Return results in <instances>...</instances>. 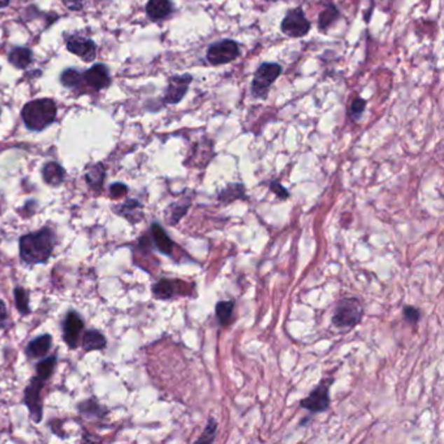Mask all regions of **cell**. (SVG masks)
<instances>
[{
  "mask_svg": "<svg viewBox=\"0 0 444 444\" xmlns=\"http://www.w3.org/2000/svg\"><path fill=\"white\" fill-rule=\"evenodd\" d=\"M55 232L45 227L22 236L19 241L20 257L27 265L46 263L55 248Z\"/></svg>",
  "mask_w": 444,
  "mask_h": 444,
  "instance_id": "cell-1",
  "label": "cell"
},
{
  "mask_svg": "<svg viewBox=\"0 0 444 444\" xmlns=\"http://www.w3.org/2000/svg\"><path fill=\"white\" fill-rule=\"evenodd\" d=\"M56 104L51 99H36L27 103L22 109L21 116L25 127L30 130H43L53 124L56 118Z\"/></svg>",
  "mask_w": 444,
  "mask_h": 444,
  "instance_id": "cell-2",
  "label": "cell"
},
{
  "mask_svg": "<svg viewBox=\"0 0 444 444\" xmlns=\"http://www.w3.org/2000/svg\"><path fill=\"white\" fill-rule=\"evenodd\" d=\"M283 72V67L274 62H265L259 65L251 81V95L257 99H266L272 83Z\"/></svg>",
  "mask_w": 444,
  "mask_h": 444,
  "instance_id": "cell-3",
  "label": "cell"
},
{
  "mask_svg": "<svg viewBox=\"0 0 444 444\" xmlns=\"http://www.w3.org/2000/svg\"><path fill=\"white\" fill-rule=\"evenodd\" d=\"M363 309L359 300L344 298L336 306L333 315V324L338 328H352L360 324Z\"/></svg>",
  "mask_w": 444,
  "mask_h": 444,
  "instance_id": "cell-4",
  "label": "cell"
},
{
  "mask_svg": "<svg viewBox=\"0 0 444 444\" xmlns=\"http://www.w3.org/2000/svg\"><path fill=\"white\" fill-rule=\"evenodd\" d=\"M240 54L239 42L233 39H222L214 42L209 46L206 53V60L211 65L228 64L236 60Z\"/></svg>",
  "mask_w": 444,
  "mask_h": 444,
  "instance_id": "cell-5",
  "label": "cell"
},
{
  "mask_svg": "<svg viewBox=\"0 0 444 444\" xmlns=\"http://www.w3.org/2000/svg\"><path fill=\"white\" fill-rule=\"evenodd\" d=\"M312 28V22L306 19L301 7L289 10L280 24V30L291 38L305 37Z\"/></svg>",
  "mask_w": 444,
  "mask_h": 444,
  "instance_id": "cell-6",
  "label": "cell"
},
{
  "mask_svg": "<svg viewBox=\"0 0 444 444\" xmlns=\"http://www.w3.org/2000/svg\"><path fill=\"white\" fill-rule=\"evenodd\" d=\"M45 383L46 382L41 380L39 377H34L30 380V383L25 389V394H24V403L28 407L30 418L33 419L34 424H39L42 421V416H43L41 391L43 389Z\"/></svg>",
  "mask_w": 444,
  "mask_h": 444,
  "instance_id": "cell-7",
  "label": "cell"
},
{
  "mask_svg": "<svg viewBox=\"0 0 444 444\" xmlns=\"http://www.w3.org/2000/svg\"><path fill=\"white\" fill-rule=\"evenodd\" d=\"M193 81V76L189 74H174L168 78L163 102L167 104H177L184 99L189 85Z\"/></svg>",
  "mask_w": 444,
  "mask_h": 444,
  "instance_id": "cell-8",
  "label": "cell"
},
{
  "mask_svg": "<svg viewBox=\"0 0 444 444\" xmlns=\"http://www.w3.org/2000/svg\"><path fill=\"white\" fill-rule=\"evenodd\" d=\"M333 383V380H324L322 384H319L317 389L312 391V394L301 401V408H305L312 413H321L327 410L330 407V395H328V386Z\"/></svg>",
  "mask_w": 444,
  "mask_h": 444,
  "instance_id": "cell-9",
  "label": "cell"
},
{
  "mask_svg": "<svg viewBox=\"0 0 444 444\" xmlns=\"http://www.w3.org/2000/svg\"><path fill=\"white\" fill-rule=\"evenodd\" d=\"M83 318L74 310L68 312L63 322V340L69 348H77L83 330Z\"/></svg>",
  "mask_w": 444,
  "mask_h": 444,
  "instance_id": "cell-10",
  "label": "cell"
},
{
  "mask_svg": "<svg viewBox=\"0 0 444 444\" xmlns=\"http://www.w3.org/2000/svg\"><path fill=\"white\" fill-rule=\"evenodd\" d=\"M67 48L74 55L80 56L85 62H93L97 53L95 43L90 38L72 36L67 41Z\"/></svg>",
  "mask_w": 444,
  "mask_h": 444,
  "instance_id": "cell-11",
  "label": "cell"
},
{
  "mask_svg": "<svg viewBox=\"0 0 444 444\" xmlns=\"http://www.w3.org/2000/svg\"><path fill=\"white\" fill-rule=\"evenodd\" d=\"M83 78H85L86 83L89 86H92L95 90H102L111 83L109 68L103 64H94L92 68H89L85 72Z\"/></svg>",
  "mask_w": 444,
  "mask_h": 444,
  "instance_id": "cell-12",
  "label": "cell"
},
{
  "mask_svg": "<svg viewBox=\"0 0 444 444\" xmlns=\"http://www.w3.org/2000/svg\"><path fill=\"white\" fill-rule=\"evenodd\" d=\"M150 231H151V237H153V242H154L155 248L160 253L166 254V256H172L175 244H174V241L168 237V235L160 227V224L159 223H153Z\"/></svg>",
  "mask_w": 444,
  "mask_h": 444,
  "instance_id": "cell-13",
  "label": "cell"
},
{
  "mask_svg": "<svg viewBox=\"0 0 444 444\" xmlns=\"http://www.w3.org/2000/svg\"><path fill=\"white\" fill-rule=\"evenodd\" d=\"M51 344H53L51 335H48V333L41 335V336H38V338L33 339L32 342H29L25 353H27V356L30 360L42 359V357L46 356L47 352L50 351Z\"/></svg>",
  "mask_w": 444,
  "mask_h": 444,
  "instance_id": "cell-14",
  "label": "cell"
},
{
  "mask_svg": "<svg viewBox=\"0 0 444 444\" xmlns=\"http://www.w3.org/2000/svg\"><path fill=\"white\" fill-rule=\"evenodd\" d=\"M172 10L174 7L169 0H148L146 4V13L153 21L166 19L172 13Z\"/></svg>",
  "mask_w": 444,
  "mask_h": 444,
  "instance_id": "cell-15",
  "label": "cell"
},
{
  "mask_svg": "<svg viewBox=\"0 0 444 444\" xmlns=\"http://www.w3.org/2000/svg\"><path fill=\"white\" fill-rule=\"evenodd\" d=\"M42 177L48 186H59L64 181V168L56 162H48L42 168Z\"/></svg>",
  "mask_w": 444,
  "mask_h": 444,
  "instance_id": "cell-16",
  "label": "cell"
},
{
  "mask_svg": "<svg viewBox=\"0 0 444 444\" xmlns=\"http://www.w3.org/2000/svg\"><path fill=\"white\" fill-rule=\"evenodd\" d=\"M107 347V340L103 333L97 330H88L83 333V348L85 352L102 351Z\"/></svg>",
  "mask_w": 444,
  "mask_h": 444,
  "instance_id": "cell-17",
  "label": "cell"
},
{
  "mask_svg": "<svg viewBox=\"0 0 444 444\" xmlns=\"http://www.w3.org/2000/svg\"><path fill=\"white\" fill-rule=\"evenodd\" d=\"M339 18H340V11L338 10V7L330 1L318 16V29L322 33H326L327 29L330 28Z\"/></svg>",
  "mask_w": 444,
  "mask_h": 444,
  "instance_id": "cell-18",
  "label": "cell"
},
{
  "mask_svg": "<svg viewBox=\"0 0 444 444\" xmlns=\"http://www.w3.org/2000/svg\"><path fill=\"white\" fill-rule=\"evenodd\" d=\"M8 60L13 67L24 69L33 62V53L27 47H15L8 55Z\"/></svg>",
  "mask_w": 444,
  "mask_h": 444,
  "instance_id": "cell-19",
  "label": "cell"
},
{
  "mask_svg": "<svg viewBox=\"0 0 444 444\" xmlns=\"http://www.w3.org/2000/svg\"><path fill=\"white\" fill-rule=\"evenodd\" d=\"M141 207L142 204H139L136 200H130L125 204H121L119 209H116V211L125 216L130 222H139L142 219V213H141Z\"/></svg>",
  "mask_w": 444,
  "mask_h": 444,
  "instance_id": "cell-20",
  "label": "cell"
},
{
  "mask_svg": "<svg viewBox=\"0 0 444 444\" xmlns=\"http://www.w3.org/2000/svg\"><path fill=\"white\" fill-rule=\"evenodd\" d=\"M218 198L221 202H224V204H230L235 200H242V198H245V188L239 183L228 184L219 193Z\"/></svg>",
  "mask_w": 444,
  "mask_h": 444,
  "instance_id": "cell-21",
  "label": "cell"
},
{
  "mask_svg": "<svg viewBox=\"0 0 444 444\" xmlns=\"http://www.w3.org/2000/svg\"><path fill=\"white\" fill-rule=\"evenodd\" d=\"M175 284L176 282H174V280L160 279L157 284H154L153 293H154V296L159 298V300H168V298H171V297L177 295Z\"/></svg>",
  "mask_w": 444,
  "mask_h": 444,
  "instance_id": "cell-22",
  "label": "cell"
},
{
  "mask_svg": "<svg viewBox=\"0 0 444 444\" xmlns=\"http://www.w3.org/2000/svg\"><path fill=\"white\" fill-rule=\"evenodd\" d=\"M104 176H106L104 167H103L102 163H98V165L92 167L86 172L85 177H86V181H88V184L90 186V188H93L95 190H99L101 186H102Z\"/></svg>",
  "mask_w": 444,
  "mask_h": 444,
  "instance_id": "cell-23",
  "label": "cell"
},
{
  "mask_svg": "<svg viewBox=\"0 0 444 444\" xmlns=\"http://www.w3.org/2000/svg\"><path fill=\"white\" fill-rule=\"evenodd\" d=\"M56 361H57V357H56V354H54V356H50L45 360L38 362L37 366H36L37 377L45 382L50 380L53 373H54V369H55Z\"/></svg>",
  "mask_w": 444,
  "mask_h": 444,
  "instance_id": "cell-24",
  "label": "cell"
},
{
  "mask_svg": "<svg viewBox=\"0 0 444 444\" xmlns=\"http://www.w3.org/2000/svg\"><path fill=\"white\" fill-rule=\"evenodd\" d=\"M190 206V201H186V202H177V204H171V207L167 210V219L169 221L171 224H176L179 222L184 215H186L188 209Z\"/></svg>",
  "mask_w": 444,
  "mask_h": 444,
  "instance_id": "cell-25",
  "label": "cell"
},
{
  "mask_svg": "<svg viewBox=\"0 0 444 444\" xmlns=\"http://www.w3.org/2000/svg\"><path fill=\"white\" fill-rule=\"evenodd\" d=\"M13 296H15V301H16V306H18V310H19L20 314H30L29 295L28 292H27V289L22 287L15 288V291H13Z\"/></svg>",
  "mask_w": 444,
  "mask_h": 444,
  "instance_id": "cell-26",
  "label": "cell"
},
{
  "mask_svg": "<svg viewBox=\"0 0 444 444\" xmlns=\"http://www.w3.org/2000/svg\"><path fill=\"white\" fill-rule=\"evenodd\" d=\"M233 301H221L216 304V317L223 326L228 324L233 314Z\"/></svg>",
  "mask_w": 444,
  "mask_h": 444,
  "instance_id": "cell-27",
  "label": "cell"
},
{
  "mask_svg": "<svg viewBox=\"0 0 444 444\" xmlns=\"http://www.w3.org/2000/svg\"><path fill=\"white\" fill-rule=\"evenodd\" d=\"M366 110V101L363 98H354L349 106L347 113L352 121H359L362 118L363 112Z\"/></svg>",
  "mask_w": 444,
  "mask_h": 444,
  "instance_id": "cell-28",
  "label": "cell"
},
{
  "mask_svg": "<svg viewBox=\"0 0 444 444\" xmlns=\"http://www.w3.org/2000/svg\"><path fill=\"white\" fill-rule=\"evenodd\" d=\"M60 83L64 85L65 88H76L78 83H81V74L74 69V68H68L60 76Z\"/></svg>",
  "mask_w": 444,
  "mask_h": 444,
  "instance_id": "cell-29",
  "label": "cell"
},
{
  "mask_svg": "<svg viewBox=\"0 0 444 444\" xmlns=\"http://www.w3.org/2000/svg\"><path fill=\"white\" fill-rule=\"evenodd\" d=\"M216 429H218V422L214 418H209V424L204 429V434L197 439V442L198 443H211L215 439Z\"/></svg>",
  "mask_w": 444,
  "mask_h": 444,
  "instance_id": "cell-30",
  "label": "cell"
},
{
  "mask_svg": "<svg viewBox=\"0 0 444 444\" xmlns=\"http://www.w3.org/2000/svg\"><path fill=\"white\" fill-rule=\"evenodd\" d=\"M404 317L409 324H417L421 318V313L417 307L413 306H405L404 307Z\"/></svg>",
  "mask_w": 444,
  "mask_h": 444,
  "instance_id": "cell-31",
  "label": "cell"
},
{
  "mask_svg": "<svg viewBox=\"0 0 444 444\" xmlns=\"http://www.w3.org/2000/svg\"><path fill=\"white\" fill-rule=\"evenodd\" d=\"M128 192V186L121 184V183H115L110 186V193L112 198H120L123 195H127Z\"/></svg>",
  "mask_w": 444,
  "mask_h": 444,
  "instance_id": "cell-32",
  "label": "cell"
},
{
  "mask_svg": "<svg viewBox=\"0 0 444 444\" xmlns=\"http://www.w3.org/2000/svg\"><path fill=\"white\" fill-rule=\"evenodd\" d=\"M270 188H271V190H272L275 195H278L279 198H282V200H286V198L289 197L287 189L282 186L279 181H272V183L270 184Z\"/></svg>",
  "mask_w": 444,
  "mask_h": 444,
  "instance_id": "cell-33",
  "label": "cell"
},
{
  "mask_svg": "<svg viewBox=\"0 0 444 444\" xmlns=\"http://www.w3.org/2000/svg\"><path fill=\"white\" fill-rule=\"evenodd\" d=\"M7 317H8V313H7V306L4 304V301H1V300H0V330L6 326Z\"/></svg>",
  "mask_w": 444,
  "mask_h": 444,
  "instance_id": "cell-34",
  "label": "cell"
},
{
  "mask_svg": "<svg viewBox=\"0 0 444 444\" xmlns=\"http://www.w3.org/2000/svg\"><path fill=\"white\" fill-rule=\"evenodd\" d=\"M11 0H0V8H4L10 4Z\"/></svg>",
  "mask_w": 444,
  "mask_h": 444,
  "instance_id": "cell-35",
  "label": "cell"
},
{
  "mask_svg": "<svg viewBox=\"0 0 444 444\" xmlns=\"http://www.w3.org/2000/svg\"><path fill=\"white\" fill-rule=\"evenodd\" d=\"M0 113H1V110H0Z\"/></svg>",
  "mask_w": 444,
  "mask_h": 444,
  "instance_id": "cell-36",
  "label": "cell"
}]
</instances>
